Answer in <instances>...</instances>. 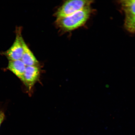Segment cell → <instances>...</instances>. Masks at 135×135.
Segmentation results:
<instances>
[{
	"label": "cell",
	"instance_id": "obj_1",
	"mask_svg": "<svg viewBox=\"0 0 135 135\" xmlns=\"http://www.w3.org/2000/svg\"><path fill=\"white\" fill-rule=\"evenodd\" d=\"M91 13L90 7L80 10L69 16L57 19L58 26L65 31H71L85 24Z\"/></svg>",
	"mask_w": 135,
	"mask_h": 135
},
{
	"label": "cell",
	"instance_id": "obj_2",
	"mask_svg": "<svg viewBox=\"0 0 135 135\" xmlns=\"http://www.w3.org/2000/svg\"><path fill=\"white\" fill-rule=\"evenodd\" d=\"M92 1L70 0L66 1L57 11V19L70 16L80 10L89 7Z\"/></svg>",
	"mask_w": 135,
	"mask_h": 135
},
{
	"label": "cell",
	"instance_id": "obj_3",
	"mask_svg": "<svg viewBox=\"0 0 135 135\" xmlns=\"http://www.w3.org/2000/svg\"><path fill=\"white\" fill-rule=\"evenodd\" d=\"M125 14L124 26L126 30L131 33H135V0L120 1Z\"/></svg>",
	"mask_w": 135,
	"mask_h": 135
},
{
	"label": "cell",
	"instance_id": "obj_4",
	"mask_svg": "<svg viewBox=\"0 0 135 135\" xmlns=\"http://www.w3.org/2000/svg\"><path fill=\"white\" fill-rule=\"evenodd\" d=\"M21 30H17L16 38L12 45L3 53L9 61L21 60L23 50Z\"/></svg>",
	"mask_w": 135,
	"mask_h": 135
},
{
	"label": "cell",
	"instance_id": "obj_5",
	"mask_svg": "<svg viewBox=\"0 0 135 135\" xmlns=\"http://www.w3.org/2000/svg\"><path fill=\"white\" fill-rule=\"evenodd\" d=\"M40 75V70L38 66H26L21 80L30 90L37 81Z\"/></svg>",
	"mask_w": 135,
	"mask_h": 135
},
{
	"label": "cell",
	"instance_id": "obj_6",
	"mask_svg": "<svg viewBox=\"0 0 135 135\" xmlns=\"http://www.w3.org/2000/svg\"><path fill=\"white\" fill-rule=\"evenodd\" d=\"M23 53L21 60L26 66H38V61L27 46L24 40L22 38Z\"/></svg>",
	"mask_w": 135,
	"mask_h": 135
},
{
	"label": "cell",
	"instance_id": "obj_7",
	"mask_svg": "<svg viewBox=\"0 0 135 135\" xmlns=\"http://www.w3.org/2000/svg\"><path fill=\"white\" fill-rule=\"evenodd\" d=\"M26 67L21 60H9L7 69L21 80Z\"/></svg>",
	"mask_w": 135,
	"mask_h": 135
},
{
	"label": "cell",
	"instance_id": "obj_8",
	"mask_svg": "<svg viewBox=\"0 0 135 135\" xmlns=\"http://www.w3.org/2000/svg\"><path fill=\"white\" fill-rule=\"evenodd\" d=\"M5 117V115L4 112L3 111L0 110V126L4 121Z\"/></svg>",
	"mask_w": 135,
	"mask_h": 135
}]
</instances>
